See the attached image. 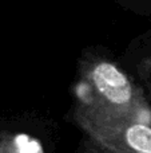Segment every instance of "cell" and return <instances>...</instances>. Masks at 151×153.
Returning <instances> with one entry per match:
<instances>
[{"label": "cell", "mask_w": 151, "mask_h": 153, "mask_svg": "<svg viewBox=\"0 0 151 153\" xmlns=\"http://www.w3.org/2000/svg\"><path fill=\"white\" fill-rule=\"evenodd\" d=\"M96 89L110 102L123 105L131 98V85L127 76L111 63H99L92 71Z\"/></svg>", "instance_id": "6da1fadb"}, {"label": "cell", "mask_w": 151, "mask_h": 153, "mask_svg": "<svg viewBox=\"0 0 151 153\" xmlns=\"http://www.w3.org/2000/svg\"><path fill=\"white\" fill-rule=\"evenodd\" d=\"M126 141L138 153H151V128L142 124L131 125L126 130Z\"/></svg>", "instance_id": "7a4b0ae2"}, {"label": "cell", "mask_w": 151, "mask_h": 153, "mask_svg": "<svg viewBox=\"0 0 151 153\" xmlns=\"http://www.w3.org/2000/svg\"><path fill=\"white\" fill-rule=\"evenodd\" d=\"M16 153H44L43 145L37 138L26 133H19L13 138Z\"/></svg>", "instance_id": "3957f363"}]
</instances>
